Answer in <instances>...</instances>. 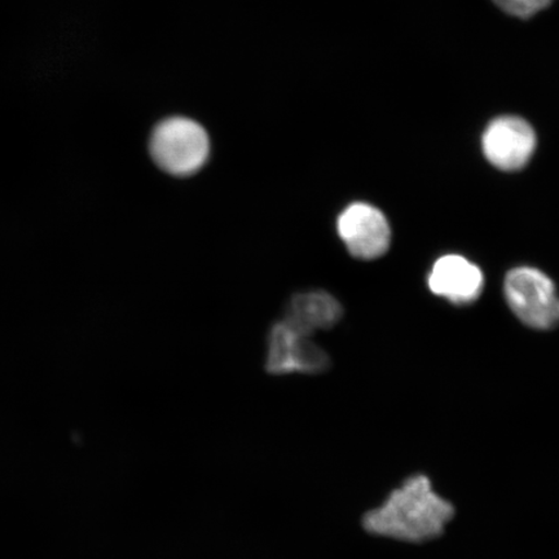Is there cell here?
<instances>
[{
    "instance_id": "1",
    "label": "cell",
    "mask_w": 559,
    "mask_h": 559,
    "mask_svg": "<svg viewBox=\"0 0 559 559\" xmlns=\"http://www.w3.org/2000/svg\"><path fill=\"white\" fill-rule=\"evenodd\" d=\"M456 515V508L440 495L426 474H414L391 489L380 506L362 515L366 533L405 544L439 539Z\"/></svg>"
},
{
    "instance_id": "2",
    "label": "cell",
    "mask_w": 559,
    "mask_h": 559,
    "mask_svg": "<svg viewBox=\"0 0 559 559\" xmlns=\"http://www.w3.org/2000/svg\"><path fill=\"white\" fill-rule=\"evenodd\" d=\"M150 151L159 169L174 177H190L206 164L210 142L201 124L174 117L153 131Z\"/></svg>"
},
{
    "instance_id": "3",
    "label": "cell",
    "mask_w": 559,
    "mask_h": 559,
    "mask_svg": "<svg viewBox=\"0 0 559 559\" xmlns=\"http://www.w3.org/2000/svg\"><path fill=\"white\" fill-rule=\"evenodd\" d=\"M507 302L523 324L549 331L559 325V296L551 280L542 271L520 267L506 278Z\"/></svg>"
},
{
    "instance_id": "4",
    "label": "cell",
    "mask_w": 559,
    "mask_h": 559,
    "mask_svg": "<svg viewBox=\"0 0 559 559\" xmlns=\"http://www.w3.org/2000/svg\"><path fill=\"white\" fill-rule=\"evenodd\" d=\"M341 240L355 258L373 261L390 248L391 230L386 216L366 202H354L337 221Z\"/></svg>"
},
{
    "instance_id": "5",
    "label": "cell",
    "mask_w": 559,
    "mask_h": 559,
    "mask_svg": "<svg viewBox=\"0 0 559 559\" xmlns=\"http://www.w3.org/2000/svg\"><path fill=\"white\" fill-rule=\"evenodd\" d=\"M536 144L533 126L514 116L496 118L481 138L488 163L502 171L523 169L534 156Z\"/></svg>"
},
{
    "instance_id": "6",
    "label": "cell",
    "mask_w": 559,
    "mask_h": 559,
    "mask_svg": "<svg viewBox=\"0 0 559 559\" xmlns=\"http://www.w3.org/2000/svg\"><path fill=\"white\" fill-rule=\"evenodd\" d=\"M331 367L330 356L310 338L289 330L282 321L272 326L265 369L271 374H319Z\"/></svg>"
},
{
    "instance_id": "7",
    "label": "cell",
    "mask_w": 559,
    "mask_h": 559,
    "mask_svg": "<svg viewBox=\"0 0 559 559\" xmlns=\"http://www.w3.org/2000/svg\"><path fill=\"white\" fill-rule=\"evenodd\" d=\"M484 284L478 265L454 254L439 258L429 275L431 292L454 305L474 302L484 290Z\"/></svg>"
},
{
    "instance_id": "8",
    "label": "cell",
    "mask_w": 559,
    "mask_h": 559,
    "mask_svg": "<svg viewBox=\"0 0 559 559\" xmlns=\"http://www.w3.org/2000/svg\"><path fill=\"white\" fill-rule=\"evenodd\" d=\"M342 313L341 304L330 293H298L286 306L282 323L302 337L310 338L314 332L331 330L338 323Z\"/></svg>"
},
{
    "instance_id": "9",
    "label": "cell",
    "mask_w": 559,
    "mask_h": 559,
    "mask_svg": "<svg viewBox=\"0 0 559 559\" xmlns=\"http://www.w3.org/2000/svg\"><path fill=\"white\" fill-rule=\"evenodd\" d=\"M555 0H493V3L510 16L530 19L548 9Z\"/></svg>"
}]
</instances>
